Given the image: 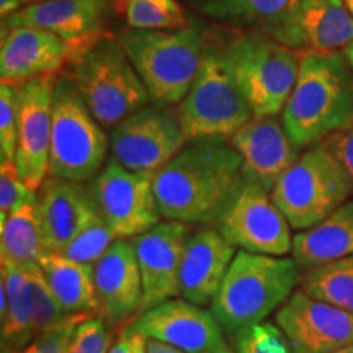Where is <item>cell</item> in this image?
Here are the masks:
<instances>
[{
	"label": "cell",
	"instance_id": "cell-29",
	"mask_svg": "<svg viewBox=\"0 0 353 353\" xmlns=\"http://www.w3.org/2000/svg\"><path fill=\"white\" fill-rule=\"evenodd\" d=\"M301 290L353 314V255L304 272Z\"/></svg>",
	"mask_w": 353,
	"mask_h": 353
},
{
	"label": "cell",
	"instance_id": "cell-2",
	"mask_svg": "<svg viewBox=\"0 0 353 353\" xmlns=\"http://www.w3.org/2000/svg\"><path fill=\"white\" fill-rule=\"evenodd\" d=\"M283 125L299 149L324 143L353 123V69L341 54H304Z\"/></svg>",
	"mask_w": 353,
	"mask_h": 353
},
{
	"label": "cell",
	"instance_id": "cell-7",
	"mask_svg": "<svg viewBox=\"0 0 353 353\" xmlns=\"http://www.w3.org/2000/svg\"><path fill=\"white\" fill-rule=\"evenodd\" d=\"M110 141L72 76L57 77L52 97L50 175L87 182L103 169Z\"/></svg>",
	"mask_w": 353,
	"mask_h": 353
},
{
	"label": "cell",
	"instance_id": "cell-36",
	"mask_svg": "<svg viewBox=\"0 0 353 353\" xmlns=\"http://www.w3.org/2000/svg\"><path fill=\"white\" fill-rule=\"evenodd\" d=\"M95 314H70L63 322L48 329L46 332L38 335L32 343H28L23 350L19 353H69L70 343L79 325L87 317Z\"/></svg>",
	"mask_w": 353,
	"mask_h": 353
},
{
	"label": "cell",
	"instance_id": "cell-10",
	"mask_svg": "<svg viewBox=\"0 0 353 353\" xmlns=\"http://www.w3.org/2000/svg\"><path fill=\"white\" fill-rule=\"evenodd\" d=\"M88 192L97 213L118 239H134L156 228L162 218L154 193V174L126 169L113 157L92 179Z\"/></svg>",
	"mask_w": 353,
	"mask_h": 353
},
{
	"label": "cell",
	"instance_id": "cell-20",
	"mask_svg": "<svg viewBox=\"0 0 353 353\" xmlns=\"http://www.w3.org/2000/svg\"><path fill=\"white\" fill-rule=\"evenodd\" d=\"M38 216L48 252L61 254L99 213L82 182L50 176L38 192Z\"/></svg>",
	"mask_w": 353,
	"mask_h": 353
},
{
	"label": "cell",
	"instance_id": "cell-41",
	"mask_svg": "<svg viewBox=\"0 0 353 353\" xmlns=\"http://www.w3.org/2000/svg\"><path fill=\"white\" fill-rule=\"evenodd\" d=\"M26 2H30V0H0V15H2V19H7V17L19 12L20 8H23Z\"/></svg>",
	"mask_w": 353,
	"mask_h": 353
},
{
	"label": "cell",
	"instance_id": "cell-28",
	"mask_svg": "<svg viewBox=\"0 0 353 353\" xmlns=\"http://www.w3.org/2000/svg\"><path fill=\"white\" fill-rule=\"evenodd\" d=\"M50 254L44 245L41 224L38 216V201L23 205L0 219V255L2 260L33 267Z\"/></svg>",
	"mask_w": 353,
	"mask_h": 353
},
{
	"label": "cell",
	"instance_id": "cell-9",
	"mask_svg": "<svg viewBox=\"0 0 353 353\" xmlns=\"http://www.w3.org/2000/svg\"><path fill=\"white\" fill-rule=\"evenodd\" d=\"M224 54L254 117L278 114L285 108L301 64L294 50L259 32L234 39Z\"/></svg>",
	"mask_w": 353,
	"mask_h": 353
},
{
	"label": "cell",
	"instance_id": "cell-43",
	"mask_svg": "<svg viewBox=\"0 0 353 353\" xmlns=\"http://www.w3.org/2000/svg\"><path fill=\"white\" fill-rule=\"evenodd\" d=\"M345 59L347 63L350 64V68L353 69V41L345 48Z\"/></svg>",
	"mask_w": 353,
	"mask_h": 353
},
{
	"label": "cell",
	"instance_id": "cell-24",
	"mask_svg": "<svg viewBox=\"0 0 353 353\" xmlns=\"http://www.w3.org/2000/svg\"><path fill=\"white\" fill-rule=\"evenodd\" d=\"M0 276V348L19 353L37 339L34 304L28 270L2 260Z\"/></svg>",
	"mask_w": 353,
	"mask_h": 353
},
{
	"label": "cell",
	"instance_id": "cell-44",
	"mask_svg": "<svg viewBox=\"0 0 353 353\" xmlns=\"http://www.w3.org/2000/svg\"><path fill=\"white\" fill-rule=\"evenodd\" d=\"M136 353H145V348H144V337L139 334V339H138V347H136Z\"/></svg>",
	"mask_w": 353,
	"mask_h": 353
},
{
	"label": "cell",
	"instance_id": "cell-15",
	"mask_svg": "<svg viewBox=\"0 0 353 353\" xmlns=\"http://www.w3.org/2000/svg\"><path fill=\"white\" fill-rule=\"evenodd\" d=\"M110 0H37L2 19V28H41L69 43L72 57L107 37L105 26L112 13Z\"/></svg>",
	"mask_w": 353,
	"mask_h": 353
},
{
	"label": "cell",
	"instance_id": "cell-26",
	"mask_svg": "<svg viewBox=\"0 0 353 353\" xmlns=\"http://www.w3.org/2000/svg\"><path fill=\"white\" fill-rule=\"evenodd\" d=\"M39 267L56 301L68 314H100L94 265H83L63 254L50 252Z\"/></svg>",
	"mask_w": 353,
	"mask_h": 353
},
{
	"label": "cell",
	"instance_id": "cell-4",
	"mask_svg": "<svg viewBox=\"0 0 353 353\" xmlns=\"http://www.w3.org/2000/svg\"><path fill=\"white\" fill-rule=\"evenodd\" d=\"M123 50L157 105L183 100L205 57L201 34L195 28L126 30L118 37Z\"/></svg>",
	"mask_w": 353,
	"mask_h": 353
},
{
	"label": "cell",
	"instance_id": "cell-40",
	"mask_svg": "<svg viewBox=\"0 0 353 353\" xmlns=\"http://www.w3.org/2000/svg\"><path fill=\"white\" fill-rule=\"evenodd\" d=\"M144 348H145V353H185L180 350V348L170 345V343L156 341V339H145V337H144Z\"/></svg>",
	"mask_w": 353,
	"mask_h": 353
},
{
	"label": "cell",
	"instance_id": "cell-11",
	"mask_svg": "<svg viewBox=\"0 0 353 353\" xmlns=\"http://www.w3.org/2000/svg\"><path fill=\"white\" fill-rule=\"evenodd\" d=\"M187 143L179 117L164 105L144 107L114 126L110 139L113 159L126 169L156 174Z\"/></svg>",
	"mask_w": 353,
	"mask_h": 353
},
{
	"label": "cell",
	"instance_id": "cell-16",
	"mask_svg": "<svg viewBox=\"0 0 353 353\" xmlns=\"http://www.w3.org/2000/svg\"><path fill=\"white\" fill-rule=\"evenodd\" d=\"M188 226L176 221L159 223L151 231L131 239L143 280L141 312L180 296V265Z\"/></svg>",
	"mask_w": 353,
	"mask_h": 353
},
{
	"label": "cell",
	"instance_id": "cell-19",
	"mask_svg": "<svg viewBox=\"0 0 353 353\" xmlns=\"http://www.w3.org/2000/svg\"><path fill=\"white\" fill-rule=\"evenodd\" d=\"M94 281L100 316L110 325H121L138 316L143 304V280L134 245L117 239L94 265Z\"/></svg>",
	"mask_w": 353,
	"mask_h": 353
},
{
	"label": "cell",
	"instance_id": "cell-45",
	"mask_svg": "<svg viewBox=\"0 0 353 353\" xmlns=\"http://www.w3.org/2000/svg\"><path fill=\"white\" fill-rule=\"evenodd\" d=\"M332 353H353V343H350V345H347L343 348H339V350H335Z\"/></svg>",
	"mask_w": 353,
	"mask_h": 353
},
{
	"label": "cell",
	"instance_id": "cell-3",
	"mask_svg": "<svg viewBox=\"0 0 353 353\" xmlns=\"http://www.w3.org/2000/svg\"><path fill=\"white\" fill-rule=\"evenodd\" d=\"M301 272L293 257L239 250L210 304L224 334L232 337L242 329L268 321L296 291Z\"/></svg>",
	"mask_w": 353,
	"mask_h": 353
},
{
	"label": "cell",
	"instance_id": "cell-8",
	"mask_svg": "<svg viewBox=\"0 0 353 353\" xmlns=\"http://www.w3.org/2000/svg\"><path fill=\"white\" fill-rule=\"evenodd\" d=\"M179 121L187 141L231 139L254 117L249 101L229 69L224 51L205 52L200 72L179 108Z\"/></svg>",
	"mask_w": 353,
	"mask_h": 353
},
{
	"label": "cell",
	"instance_id": "cell-32",
	"mask_svg": "<svg viewBox=\"0 0 353 353\" xmlns=\"http://www.w3.org/2000/svg\"><path fill=\"white\" fill-rule=\"evenodd\" d=\"M231 339L237 353H294L283 330L272 321L242 329Z\"/></svg>",
	"mask_w": 353,
	"mask_h": 353
},
{
	"label": "cell",
	"instance_id": "cell-33",
	"mask_svg": "<svg viewBox=\"0 0 353 353\" xmlns=\"http://www.w3.org/2000/svg\"><path fill=\"white\" fill-rule=\"evenodd\" d=\"M25 268V267H23ZM30 280H32L33 290V304H34V334L41 335L48 329L63 322L65 317L70 316L59 306L56 301L54 294L51 293L50 286L46 283V278L43 275V270L39 265L26 267Z\"/></svg>",
	"mask_w": 353,
	"mask_h": 353
},
{
	"label": "cell",
	"instance_id": "cell-27",
	"mask_svg": "<svg viewBox=\"0 0 353 353\" xmlns=\"http://www.w3.org/2000/svg\"><path fill=\"white\" fill-rule=\"evenodd\" d=\"M301 0H205L203 10L239 26L259 28L276 39L293 20Z\"/></svg>",
	"mask_w": 353,
	"mask_h": 353
},
{
	"label": "cell",
	"instance_id": "cell-1",
	"mask_svg": "<svg viewBox=\"0 0 353 353\" xmlns=\"http://www.w3.org/2000/svg\"><path fill=\"white\" fill-rule=\"evenodd\" d=\"M245 183L239 152L221 138L188 141L154 174L159 213L183 224H218Z\"/></svg>",
	"mask_w": 353,
	"mask_h": 353
},
{
	"label": "cell",
	"instance_id": "cell-12",
	"mask_svg": "<svg viewBox=\"0 0 353 353\" xmlns=\"http://www.w3.org/2000/svg\"><path fill=\"white\" fill-rule=\"evenodd\" d=\"M218 229L234 247L245 252L286 257L293 249L294 236L283 211L268 192L252 183H245Z\"/></svg>",
	"mask_w": 353,
	"mask_h": 353
},
{
	"label": "cell",
	"instance_id": "cell-18",
	"mask_svg": "<svg viewBox=\"0 0 353 353\" xmlns=\"http://www.w3.org/2000/svg\"><path fill=\"white\" fill-rule=\"evenodd\" d=\"M130 327L145 339L170 343L185 353H208L226 343L211 309L185 299H170L136 317Z\"/></svg>",
	"mask_w": 353,
	"mask_h": 353
},
{
	"label": "cell",
	"instance_id": "cell-38",
	"mask_svg": "<svg viewBox=\"0 0 353 353\" xmlns=\"http://www.w3.org/2000/svg\"><path fill=\"white\" fill-rule=\"evenodd\" d=\"M324 143L332 149L335 156L341 159L343 167L353 180V123L343 130L335 131Z\"/></svg>",
	"mask_w": 353,
	"mask_h": 353
},
{
	"label": "cell",
	"instance_id": "cell-34",
	"mask_svg": "<svg viewBox=\"0 0 353 353\" xmlns=\"http://www.w3.org/2000/svg\"><path fill=\"white\" fill-rule=\"evenodd\" d=\"M19 87L2 82L0 85V161H13L19 143Z\"/></svg>",
	"mask_w": 353,
	"mask_h": 353
},
{
	"label": "cell",
	"instance_id": "cell-22",
	"mask_svg": "<svg viewBox=\"0 0 353 353\" xmlns=\"http://www.w3.org/2000/svg\"><path fill=\"white\" fill-rule=\"evenodd\" d=\"M276 41L307 54H332L353 41V17L345 0H301Z\"/></svg>",
	"mask_w": 353,
	"mask_h": 353
},
{
	"label": "cell",
	"instance_id": "cell-30",
	"mask_svg": "<svg viewBox=\"0 0 353 353\" xmlns=\"http://www.w3.org/2000/svg\"><path fill=\"white\" fill-rule=\"evenodd\" d=\"M112 6L132 30L188 28L187 15L175 0H112Z\"/></svg>",
	"mask_w": 353,
	"mask_h": 353
},
{
	"label": "cell",
	"instance_id": "cell-13",
	"mask_svg": "<svg viewBox=\"0 0 353 353\" xmlns=\"http://www.w3.org/2000/svg\"><path fill=\"white\" fill-rule=\"evenodd\" d=\"M56 74L30 79L19 87V143H17V170L30 188H41L50 174V149L52 128V97Z\"/></svg>",
	"mask_w": 353,
	"mask_h": 353
},
{
	"label": "cell",
	"instance_id": "cell-6",
	"mask_svg": "<svg viewBox=\"0 0 353 353\" xmlns=\"http://www.w3.org/2000/svg\"><path fill=\"white\" fill-rule=\"evenodd\" d=\"M270 195L299 232L314 228L350 200L353 180L332 149L321 143L299 156Z\"/></svg>",
	"mask_w": 353,
	"mask_h": 353
},
{
	"label": "cell",
	"instance_id": "cell-35",
	"mask_svg": "<svg viewBox=\"0 0 353 353\" xmlns=\"http://www.w3.org/2000/svg\"><path fill=\"white\" fill-rule=\"evenodd\" d=\"M38 201V193L23 182L13 161H0V219L17 208Z\"/></svg>",
	"mask_w": 353,
	"mask_h": 353
},
{
	"label": "cell",
	"instance_id": "cell-23",
	"mask_svg": "<svg viewBox=\"0 0 353 353\" xmlns=\"http://www.w3.org/2000/svg\"><path fill=\"white\" fill-rule=\"evenodd\" d=\"M72 57V48L57 34L41 28H2L0 77L2 82L21 83L50 76Z\"/></svg>",
	"mask_w": 353,
	"mask_h": 353
},
{
	"label": "cell",
	"instance_id": "cell-5",
	"mask_svg": "<svg viewBox=\"0 0 353 353\" xmlns=\"http://www.w3.org/2000/svg\"><path fill=\"white\" fill-rule=\"evenodd\" d=\"M72 79L101 126L120 125L151 97L118 38L97 39L72 59Z\"/></svg>",
	"mask_w": 353,
	"mask_h": 353
},
{
	"label": "cell",
	"instance_id": "cell-39",
	"mask_svg": "<svg viewBox=\"0 0 353 353\" xmlns=\"http://www.w3.org/2000/svg\"><path fill=\"white\" fill-rule=\"evenodd\" d=\"M139 334L134 332L130 327V324L121 327L118 337L114 339L112 347L108 348L107 353H136V347H138Z\"/></svg>",
	"mask_w": 353,
	"mask_h": 353
},
{
	"label": "cell",
	"instance_id": "cell-31",
	"mask_svg": "<svg viewBox=\"0 0 353 353\" xmlns=\"http://www.w3.org/2000/svg\"><path fill=\"white\" fill-rule=\"evenodd\" d=\"M117 234L100 216L77 234L63 250L64 257L83 265H95L117 241Z\"/></svg>",
	"mask_w": 353,
	"mask_h": 353
},
{
	"label": "cell",
	"instance_id": "cell-21",
	"mask_svg": "<svg viewBox=\"0 0 353 353\" xmlns=\"http://www.w3.org/2000/svg\"><path fill=\"white\" fill-rule=\"evenodd\" d=\"M236 254L219 229H200L188 236L180 265V298L210 306Z\"/></svg>",
	"mask_w": 353,
	"mask_h": 353
},
{
	"label": "cell",
	"instance_id": "cell-37",
	"mask_svg": "<svg viewBox=\"0 0 353 353\" xmlns=\"http://www.w3.org/2000/svg\"><path fill=\"white\" fill-rule=\"evenodd\" d=\"M113 343L110 324L103 316H90L79 325L69 353H107Z\"/></svg>",
	"mask_w": 353,
	"mask_h": 353
},
{
	"label": "cell",
	"instance_id": "cell-25",
	"mask_svg": "<svg viewBox=\"0 0 353 353\" xmlns=\"http://www.w3.org/2000/svg\"><path fill=\"white\" fill-rule=\"evenodd\" d=\"M291 255L303 272L353 255V200L314 228L299 231L293 237Z\"/></svg>",
	"mask_w": 353,
	"mask_h": 353
},
{
	"label": "cell",
	"instance_id": "cell-14",
	"mask_svg": "<svg viewBox=\"0 0 353 353\" xmlns=\"http://www.w3.org/2000/svg\"><path fill=\"white\" fill-rule=\"evenodd\" d=\"M294 353H332L353 343V314L296 290L275 312Z\"/></svg>",
	"mask_w": 353,
	"mask_h": 353
},
{
	"label": "cell",
	"instance_id": "cell-17",
	"mask_svg": "<svg viewBox=\"0 0 353 353\" xmlns=\"http://www.w3.org/2000/svg\"><path fill=\"white\" fill-rule=\"evenodd\" d=\"M229 141L242 159L245 182L268 193L301 156L276 114L252 117Z\"/></svg>",
	"mask_w": 353,
	"mask_h": 353
},
{
	"label": "cell",
	"instance_id": "cell-46",
	"mask_svg": "<svg viewBox=\"0 0 353 353\" xmlns=\"http://www.w3.org/2000/svg\"><path fill=\"white\" fill-rule=\"evenodd\" d=\"M345 6L348 8V12H350V15L353 17V0H345Z\"/></svg>",
	"mask_w": 353,
	"mask_h": 353
},
{
	"label": "cell",
	"instance_id": "cell-42",
	"mask_svg": "<svg viewBox=\"0 0 353 353\" xmlns=\"http://www.w3.org/2000/svg\"><path fill=\"white\" fill-rule=\"evenodd\" d=\"M208 353H237V352L234 350V347H229L228 343H224V345L214 348V350H211Z\"/></svg>",
	"mask_w": 353,
	"mask_h": 353
}]
</instances>
